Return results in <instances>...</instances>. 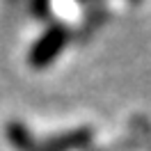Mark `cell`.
<instances>
[{"instance_id": "6da1fadb", "label": "cell", "mask_w": 151, "mask_h": 151, "mask_svg": "<svg viewBox=\"0 0 151 151\" xmlns=\"http://www.w3.org/2000/svg\"><path fill=\"white\" fill-rule=\"evenodd\" d=\"M66 41H69V30L64 23H50L46 32L32 44L28 53V62L32 69H44L50 62H55L60 53L64 50Z\"/></svg>"}, {"instance_id": "7a4b0ae2", "label": "cell", "mask_w": 151, "mask_h": 151, "mask_svg": "<svg viewBox=\"0 0 151 151\" xmlns=\"http://www.w3.org/2000/svg\"><path fill=\"white\" fill-rule=\"evenodd\" d=\"M94 140V133L92 128H73V131H64V133H57L53 137H48L46 142H41L46 149L50 151H76V149H85L89 147Z\"/></svg>"}, {"instance_id": "3957f363", "label": "cell", "mask_w": 151, "mask_h": 151, "mask_svg": "<svg viewBox=\"0 0 151 151\" xmlns=\"http://www.w3.org/2000/svg\"><path fill=\"white\" fill-rule=\"evenodd\" d=\"M5 133H7L9 144H12L16 151H37V149H39V142L35 140L32 131H30L25 124H21V122H9V124H7V128H5Z\"/></svg>"}, {"instance_id": "277c9868", "label": "cell", "mask_w": 151, "mask_h": 151, "mask_svg": "<svg viewBox=\"0 0 151 151\" xmlns=\"http://www.w3.org/2000/svg\"><path fill=\"white\" fill-rule=\"evenodd\" d=\"M30 5V14L35 16L37 21H46L50 16V0H28Z\"/></svg>"}, {"instance_id": "5b68a950", "label": "cell", "mask_w": 151, "mask_h": 151, "mask_svg": "<svg viewBox=\"0 0 151 151\" xmlns=\"http://www.w3.org/2000/svg\"><path fill=\"white\" fill-rule=\"evenodd\" d=\"M37 151H50V149H46V147H44V144L39 142V149H37Z\"/></svg>"}, {"instance_id": "8992f818", "label": "cell", "mask_w": 151, "mask_h": 151, "mask_svg": "<svg viewBox=\"0 0 151 151\" xmlns=\"http://www.w3.org/2000/svg\"><path fill=\"white\" fill-rule=\"evenodd\" d=\"M128 2H131V5H137V2H140V0H128Z\"/></svg>"}, {"instance_id": "52a82bcc", "label": "cell", "mask_w": 151, "mask_h": 151, "mask_svg": "<svg viewBox=\"0 0 151 151\" xmlns=\"http://www.w3.org/2000/svg\"><path fill=\"white\" fill-rule=\"evenodd\" d=\"M78 2H85V0H78Z\"/></svg>"}]
</instances>
